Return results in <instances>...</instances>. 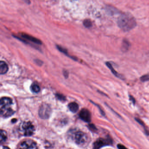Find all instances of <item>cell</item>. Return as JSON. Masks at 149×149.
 <instances>
[{
	"label": "cell",
	"instance_id": "11",
	"mask_svg": "<svg viewBox=\"0 0 149 149\" xmlns=\"http://www.w3.org/2000/svg\"><path fill=\"white\" fill-rule=\"evenodd\" d=\"M69 109L73 113H76L79 109V105L76 102H71L68 105Z\"/></svg>",
	"mask_w": 149,
	"mask_h": 149
},
{
	"label": "cell",
	"instance_id": "7",
	"mask_svg": "<svg viewBox=\"0 0 149 149\" xmlns=\"http://www.w3.org/2000/svg\"><path fill=\"white\" fill-rule=\"evenodd\" d=\"M110 143V140L102 138L99 139L94 143L93 148L94 149H99L104 146L109 144Z\"/></svg>",
	"mask_w": 149,
	"mask_h": 149
},
{
	"label": "cell",
	"instance_id": "8",
	"mask_svg": "<svg viewBox=\"0 0 149 149\" xmlns=\"http://www.w3.org/2000/svg\"><path fill=\"white\" fill-rule=\"evenodd\" d=\"M81 119L86 122H90L91 120V115L90 112L86 109H83L79 114Z\"/></svg>",
	"mask_w": 149,
	"mask_h": 149
},
{
	"label": "cell",
	"instance_id": "12",
	"mask_svg": "<svg viewBox=\"0 0 149 149\" xmlns=\"http://www.w3.org/2000/svg\"><path fill=\"white\" fill-rule=\"evenodd\" d=\"M106 65H107V67L110 69L111 71V72H112V74H113L114 75L116 76L117 77H118V78H120V79H122V77L121 76V75H120L117 71L115 70L113 68L112 65H111V64L110 63L106 62Z\"/></svg>",
	"mask_w": 149,
	"mask_h": 149
},
{
	"label": "cell",
	"instance_id": "6",
	"mask_svg": "<svg viewBox=\"0 0 149 149\" xmlns=\"http://www.w3.org/2000/svg\"><path fill=\"white\" fill-rule=\"evenodd\" d=\"M51 109L47 104L42 105L39 111V115L42 118H47L49 117Z\"/></svg>",
	"mask_w": 149,
	"mask_h": 149
},
{
	"label": "cell",
	"instance_id": "10",
	"mask_svg": "<svg viewBox=\"0 0 149 149\" xmlns=\"http://www.w3.org/2000/svg\"><path fill=\"white\" fill-rule=\"evenodd\" d=\"M8 68L7 63L3 61L0 62V74H4L8 71Z\"/></svg>",
	"mask_w": 149,
	"mask_h": 149
},
{
	"label": "cell",
	"instance_id": "19",
	"mask_svg": "<svg viewBox=\"0 0 149 149\" xmlns=\"http://www.w3.org/2000/svg\"><path fill=\"white\" fill-rule=\"evenodd\" d=\"M118 149H127V148L125 146L121 144L118 145Z\"/></svg>",
	"mask_w": 149,
	"mask_h": 149
},
{
	"label": "cell",
	"instance_id": "20",
	"mask_svg": "<svg viewBox=\"0 0 149 149\" xmlns=\"http://www.w3.org/2000/svg\"><path fill=\"white\" fill-rule=\"evenodd\" d=\"M1 149H10L7 146H2L1 147Z\"/></svg>",
	"mask_w": 149,
	"mask_h": 149
},
{
	"label": "cell",
	"instance_id": "17",
	"mask_svg": "<svg viewBox=\"0 0 149 149\" xmlns=\"http://www.w3.org/2000/svg\"><path fill=\"white\" fill-rule=\"evenodd\" d=\"M140 79L141 81L143 82L149 81V74L144 75L143 76L140 77Z\"/></svg>",
	"mask_w": 149,
	"mask_h": 149
},
{
	"label": "cell",
	"instance_id": "13",
	"mask_svg": "<svg viewBox=\"0 0 149 149\" xmlns=\"http://www.w3.org/2000/svg\"><path fill=\"white\" fill-rule=\"evenodd\" d=\"M7 139V134L5 131L1 130V139L0 141L1 143L5 142Z\"/></svg>",
	"mask_w": 149,
	"mask_h": 149
},
{
	"label": "cell",
	"instance_id": "4",
	"mask_svg": "<svg viewBox=\"0 0 149 149\" xmlns=\"http://www.w3.org/2000/svg\"><path fill=\"white\" fill-rule=\"evenodd\" d=\"M73 138L78 145L84 146L88 143V136L82 132H76L74 134Z\"/></svg>",
	"mask_w": 149,
	"mask_h": 149
},
{
	"label": "cell",
	"instance_id": "3",
	"mask_svg": "<svg viewBox=\"0 0 149 149\" xmlns=\"http://www.w3.org/2000/svg\"><path fill=\"white\" fill-rule=\"evenodd\" d=\"M20 131L24 136H32L35 131V127L30 122H25L21 125Z\"/></svg>",
	"mask_w": 149,
	"mask_h": 149
},
{
	"label": "cell",
	"instance_id": "15",
	"mask_svg": "<svg viewBox=\"0 0 149 149\" xmlns=\"http://www.w3.org/2000/svg\"><path fill=\"white\" fill-rule=\"evenodd\" d=\"M129 46H130V45H129V42L125 40H124L123 42L122 49L123 50V51H127L129 49Z\"/></svg>",
	"mask_w": 149,
	"mask_h": 149
},
{
	"label": "cell",
	"instance_id": "5",
	"mask_svg": "<svg viewBox=\"0 0 149 149\" xmlns=\"http://www.w3.org/2000/svg\"><path fill=\"white\" fill-rule=\"evenodd\" d=\"M19 149H38L36 143L32 140L23 141L20 145Z\"/></svg>",
	"mask_w": 149,
	"mask_h": 149
},
{
	"label": "cell",
	"instance_id": "14",
	"mask_svg": "<svg viewBox=\"0 0 149 149\" xmlns=\"http://www.w3.org/2000/svg\"><path fill=\"white\" fill-rule=\"evenodd\" d=\"M31 89L34 93H38L40 90V86L38 84H33L31 86Z\"/></svg>",
	"mask_w": 149,
	"mask_h": 149
},
{
	"label": "cell",
	"instance_id": "1",
	"mask_svg": "<svg viewBox=\"0 0 149 149\" xmlns=\"http://www.w3.org/2000/svg\"><path fill=\"white\" fill-rule=\"evenodd\" d=\"M117 24L118 27L123 31H130L136 26L135 18L130 14H122L118 19Z\"/></svg>",
	"mask_w": 149,
	"mask_h": 149
},
{
	"label": "cell",
	"instance_id": "2",
	"mask_svg": "<svg viewBox=\"0 0 149 149\" xmlns=\"http://www.w3.org/2000/svg\"><path fill=\"white\" fill-rule=\"evenodd\" d=\"M0 110L1 117L7 118L12 116L15 111L12 99L8 97L1 98L0 101Z\"/></svg>",
	"mask_w": 149,
	"mask_h": 149
},
{
	"label": "cell",
	"instance_id": "9",
	"mask_svg": "<svg viewBox=\"0 0 149 149\" xmlns=\"http://www.w3.org/2000/svg\"><path fill=\"white\" fill-rule=\"evenodd\" d=\"M21 35L22 36L24 39H26V40H28L36 43V44H41L42 43L41 42L40 40H38L36 38L31 36L29 35L26 34L25 33H22Z\"/></svg>",
	"mask_w": 149,
	"mask_h": 149
},
{
	"label": "cell",
	"instance_id": "18",
	"mask_svg": "<svg viewBox=\"0 0 149 149\" xmlns=\"http://www.w3.org/2000/svg\"><path fill=\"white\" fill-rule=\"evenodd\" d=\"M114 8H112L111 7L109 8L108 12H109V14L110 15H114V14L116 13H118V11H113V10L114 11Z\"/></svg>",
	"mask_w": 149,
	"mask_h": 149
},
{
	"label": "cell",
	"instance_id": "16",
	"mask_svg": "<svg viewBox=\"0 0 149 149\" xmlns=\"http://www.w3.org/2000/svg\"><path fill=\"white\" fill-rule=\"evenodd\" d=\"M83 24L87 28H90L92 26V22L91 20L88 19L84 21Z\"/></svg>",
	"mask_w": 149,
	"mask_h": 149
}]
</instances>
